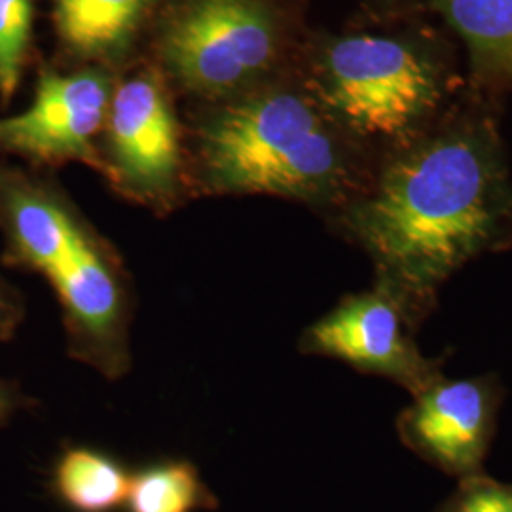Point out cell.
Returning a JSON list of instances; mask_svg holds the SVG:
<instances>
[{"mask_svg":"<svg viewBox=\"0 0 512 512\" xmlns=\"http://www.w3.org/2000/svg\"><path fill=\"white\" fill-rule=\"evenodd\" d=\"M503 385L495 374L450 380L446 376L412 397L397 418L404 448L452 478L484 471Z\"/></svg>","mask_w":512,"mask_h":512,"instance_id":"obj_9","label":"cell"},{"mask_svg":"<svg viewBox=\"0 0 512 512\" xmlns=\"http://www.w3.org/2000/svg\"><path fill=\"white\" fill-rule=\"evenodd\" d=\"M442 10L480 54H512V0H442Z\"/></svg>","mask_w":512,"mask_h":512,"instance_id":"obj_13","label":"cell"},{"mask_svg":"<svg viewBox=\"0 0 512 512\" xmlns=\"http://www.w3.org/2000/svg\"><path fill=\"white\" fill-rule=\"evenodd\" d=\"M25 315V296L8 277L0 274V346L8 344L18 334Z\"/></svg>","mask_w":512,"mask_h":512,"instance_id":"obj_16","label":"cell"},{"mask_svg":"<svg viewBox=\"0 0 512 512\" xmlns=\"http://www.w3.org/2000/svg\"><path fill=\"white\" fill-rule=\"evenodd\" d=\"M2 264L40 275L61 310L69 357L116 382L131 368V274L52 181L0 158Z\"/></svg>","mask_w":512,"mask_h":512,"instance_id":"obj_2","label":"cell"},{"mask_svg":"<svg viewBox=\"0 0 512 512\" xmlns=\"http://www.w3.org/2000/svg\"><path fill=\"white\" fill-rule=\"evenodd\" d=\"M35 406V399H31V395H27L18 382L0 378V429L8 427L19 414Z\"/></svg>","mask_w":512,"mask_h":512,"instance_id":"obj_17","label":"cell"},{"mask_svg":"<svg viewBox=\"0 0 512 512\" xmlns=\"http://www.w3.org/2000/svg\"><path fill=\"white\" fill-rule=\"evenodd\" d=\"M103 177L131 202L171 211L188 184L183 133L162 78L143 71L118 84L103 129Z\"/></svg>","mask_w":512,"mask_h":512,"instance_id":"obj_6","label":"cell"},{"mask_svg":"<svg viewBox=\"0 0 512 512\" xmlns=\"http://www.w3.org/2000/svg\"><path fill=\"white\" fill-rule=\"evenodd\" d=\"M344 234L418 330L442 287L512 245V186L492 135L452 129L397 152L336 211Z\"/></svg>","mask_w":512,"mask_h":512,"instance_id":"obj_1","label":"cell"},{"mask_svg":"<svg viewBox=\"0 0 512 512\" xmlns=\"http://www.w3.org/2000/svg\"><path fill=\"white\" fill-rule=\"evenodd\" d=\"M52 488L73 511L110 512L128 501L131 476L109 456L74 446L55 461Z\"/></svg>","mask_w":512,"mask_h":512,"instance_id":"obj_11","label":"cell"},{"mask_svg":"<svg viewBox=\"0 0 512 512\" xmlns=\"http://www.w3.org/2000/svg\"><path fill=\"white\" fill-rule=\"evenodd\" d=\"M114 84L101 69L42 71L23 112L0 118V152L27 164H86L103 173L97 137L103 135Z\"/></svg>","mask_w":512,"mask_h":512,"instance_id":"obj_8","label":"cell"},{"mask_svg":"<svg viewBox=\"0 0 512 512\" xmlns=\"http://www.w3.org/2000/svg\"><path fill=\"white\" fill-rule=\"evenodd\" d=\"M160 0H52L63 46L92 61L128 54Z\"/></svg>","mask_w":512,"mask_h":512,"instance_id":"obj_10","label":"cell"},{"mask_svg":"<svg viewBox=\"0 0 512 512\" xmlns=\"http://www.w3.org/2000/svg\"><path fill=\"white\" fill-rule=\"evenodd\" d=\"M33 35V2L0 0V95L18 90Z\"/></svg>","mask_w":512,"mask_h":512,"instance_id":"obj_14","label":"cell"},{"mask_svg":"<svg viewBox=\"0 0 512 512\" xmlns=\"http://www.w3.org/2000/svg\"><path fill=\"white\" fill-rule=\"evenodd\" d=\"M416 329L403 308L372 285L344 296L332 310L300 334L298 349L342 361L357 372L387 378L410 397L444 376V361L423 355Z\"/></svg>","mask_w":512,"mask_h":512,"instance_id":"obj_7","label":"cell"},{"mask_svg":"<svg viewBox=\"0 0 512 512\" xmlns=\"http://www.w3.org/2000/svg\"><path fill=\"white\" fill-rule=\"evenodd\" d=\"M366 183L325 110L298 93H241L194 135L192 184L207 196H275L338 211Z\"/></svg>","mask_w":512,"mask_h":512,"instance_id":"obj_3","label":"cell"},{"mask_svg":"<svg viewBox=\"0 0 512 512\" xmlns=\"http://www.w3.org/2000/svg\"><path fill=\"white\" fill-rule=\"evenodd\" d=\"M215 503L190 461H164L131 476L129 512H194Z\"/></svg>","mask_w":512,"mask_h":512,"instance_id":"obj_12","label":"cell"},{"mask_svg":"<svg viewBox=\"0 0 512 512\" xmlns=\"http://www.w3.org/2000/svg\"><path fill=\"white\" fill-rule=\"evenodd\" d=\"M315 86L325 112L363 139L406 141L439 101V80L420 55L372 35L332 40Z\"/></svg>","mask_w":512,"mask_h":512,"instance_id":"obj_4","label":"cell"},{"mask_svg":"<svg viewBox=\"0 0 512 512\" xmlns=\"http://www.w3.org/2000/svg\"><path fill=\"white\" fill-rule=\"evenodd\" d=\"M279 35L262 0H177L167 12L158 54L184 90L234 99L274 65Z\"/></svg>","mask_w":512,"mask_h":512,"instance_id":"obj_5","label":"cell"},{"mask_svg":"<svg viewBox=\"0 0 512 512\" xmlns=\"http://www.w3.org/2000/svg\"><path fill=\"white\" fill-rule=\"evenodd\" d=\"M435 512H512V484L482 473L459 478Z\"/></svg>","mask_w":512,"mask_h":512,"instance_id":"obj_15","label":"cell"}]
</instances>
